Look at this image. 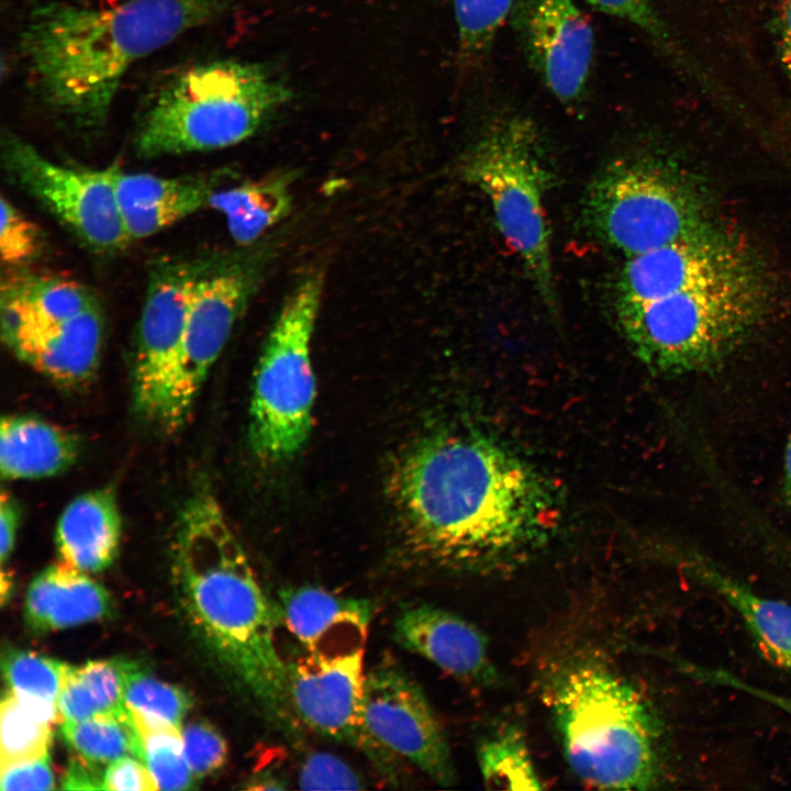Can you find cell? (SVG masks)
I'll list each match as a JSON object with an SVG mask.
<instances>
[{"label":"cell","mask_w":791,"mask_h":791,"mask_svg":"<svg viewBox=\"0 0 791 791\" xmlns=\"http://www.w3.org/2000/svg\"><path fill=\"white\" fill-rule=\"evenodd\" d=\"M388 492L409 558L449 569L516 564L547 542L561 515L541 474L472 432L414 443L396 460Z\"/></svg>","instance_id":"6da1fadb"},{"label":"cell","mask_w":791,"mask_h":791,"mask_svg":"<svg viewBox=\"0 0 791 791\" xmlns=\"http://www.w3.org/2000/svg\"><path fill=\"white\" fill-rule=\"evenodd\" d=\"M225 0H127L36 9L21 47L45 103L82 129L101 126L127 69L218 18Z\"/></svg>","instance_id":"7a4b0ae2"},{"label":"cell","mask_w":791,"mask_h":791,"mask_svg":"<svg viewBox=\"0 0 791 791\" xmlns=\"http://www.w3.org/2000/svg\"><path fill=\"white\" fill-rule=\"evenodd\" d=\"M174 575L189 623L220 661L271 714L292 713L288 662L278 650V606L263 591L215 498L196 492L181 513Z\"/></svg>","instance_id":"3957f363"},{"label":"cell","mask_w":791,"mask_h":791,"mask_svg":"<svg viewBox=\"0 0 791 791\" xmlns=\"http://www.w3.org/2000/svg\"><path fill=\"white\" fill-rule=\"evenodd\" d=\"M547 694L566 761L580 780L606 790H647L658 782L660 722L631 681L577 659L554 673Z\"/></svg>","instance_id":"277c9868"},{"label":"cell","mask_w":791,"mask_h":791,"mask_svg":"<svg viewBox=\"0 0 791 791\" xmlns=\"http://www.w3.org/2000/svg\"><path fill=\"white\" fill-rule=\"evenodd\" d=\"M772 285L760 266L706 288L642 303H615V315L636 358L654 375L718 370L759 330Z\"/></svg>","instance_id":"5b68a950"},{"label":"cell","mask_w":791,"mask_h":791,"mask_svg":"<svg viewBox=\"0 0 791 791\" xmlns=\"http://www.w3.org/2000/svg\"><path fill=\"white\" fill-rule=\"evenodd\" d=\"M264 66L218 60L187 69L144 112L134 134L141 158L222 149L252 135L290 99Z\"/></svg>","instance_id":"8992f818"},{"label":"cell","mask_w":791,"mask_h":791,"mask_svg":"<svg viewBox=\"0 0 791 791\" xmlns=\"http://www.w3.org/2000/svg\"><path fill=\"white\" fill-rule=\"evenodd\" d=\"M459 175L489 199L499 231L545 307L555 312L558 299L544 207L553 176L536 123L513 112L490 119L461 157Z\"/></svg>","instance_id":"52a82bcc"},{"label":"cell","mask_w":791,"mask_h":791,"mask_svg":"<svg viewBox=\"0 0 791 791\" xmlns=\"http://www.w3.org/2000/svg\"><path fill=\"white\" fill-rule=\"evenodd\" d=\"M582 214L591 233L632 257L684 238L713 223L691 181L648 154L612 160L591 181Z\"/></svg>","instance_id":"ba28073f"},{"label":"cell","mask_w":791,"mask_h":791,"mask_svg":"<svg viewBox=\"0 0 791 791\" xmlns=\"http://www.w3.org/2000/svg\"><path fill=\"white\" fill-rule=\"evenodd\" d=\"M323 282V275L314 272L290 292L265 342L249 425L252 447L264 463L292 458L311 430L315 380L310 346Z\"/></svg>","instance_id":"9c48e42d"},{"label":"cell","mask_w":791,"mask_h":791,"mask_svg":"<svg viewBox=\"0 0 791 791\" xmlns=\"http://www.w3.org/2000/svg\"><path fill=\"white\" fill-rule=\"evenodd\" d=\"M207 256H163L148 271L133 370L136 411L166 432L177 428L175 394L189 308Z\"/></svg>","instance_id":"30bf717a"},{"label":"cell","mask_w":791,"mask_h":791,"mask_svg":"<svg viewBox=\"0 0 791 791\" xmlns=\"http://www.w3.org/2000/svg\"><path fill=\"white\" fill-rule=\"evenodd\" d=\"M364 646L307 650L288 662L292 714L316 734L361 751L380 778L397 782L399 758L368 731L364 718Z\"/></svg>","instance_id":"8fae6325"},{"label":"cell","mask_w":791,"mask_h":791,"mask_svg":"<svg viewBox=\"0 0 791 791\" xmlns=\"http://www.w3.org/2000/svg\"><path fill=\"white\" fill-rule=\"evenodd\" d=\"M1 161L12 181L90 250L111 255L131 243L105 168L58 164L12 132L2 135Z\"/></svg>","instance_id":"7c38bea8"},{"label":"cell","mask_w":791,"mask_h":791,"mask_svg":"<svg viewBox=\"0 0 791 791\" xmlns=\"http://www.w3.org/2000/svg\"><path fill=\"white\" fill-rule=\"evenodd\" d=\"M256 263L243 255H209L197 281L187 320L175 421L179 428L223 350L257 283Z\"/></svg>","instance_id":"4fadbf2b"},{"label":"cell","mask_w":791,"mask_h":791,"mask_svg":"<svg viewBox=\"0 0 791 791\" xmlns=\"http://www.w3.org/2000/svg\"><path fill=\"white\" fill-rule=\"evenodd\" d=\"M364 718L374 738L391 753L439 786L455 782L444 729L420 684L396 660L382 658L366 672Z\"/></svg>","instance_id":"5bb4252c"},{"label":"cell","mask_w":791,"mask_h":791,"mask_svg":"<svg viewBox=\"0 0 791 791\" xmlns=\"http://www.w3.org/2000/svg\"><path fill=\"white\" fill-rule=\"evenodd\" d=\"M762 264L714 222L671 244L627 257L615 283V303H642L706 288Z\"/></svg>","instance_id":"9a60e30c"},{"label":"cell","mask_w":791,"mask_h":791,"mask_svg":"<svg viewBox=\"0 0 791 791\" xmlns=\"http://www.w3.org/2000/svg\"><path fill=\"white\" fill-rule=\"evenodd\" d=\"M527 62L544 87L567 107L586 96L594 33L575 0H514L510 14Z\"/></svg>","instance_id":"2e32d148"},{"label":"cell","mask_w":791,"mask_h":791,"mask_svg":"<svg viewBox=\"0 0 791 791\" xmlns=\"http://www.w3.org/2000/svg\"><path fill=\"white\" fill-rule=\"evenodd\" d=\"M2 339L16 358L63 386H79L96 372L104 334L101 305L71 319L1 317Z\"/></svg>","instance_id":"e0dca14e"},{"label":"cell","mask_w":791,"mask_h":791,"mask_svg":"<svg viewBox=\"0 0 791 791\" xmlns=\"http://www.w3.org/2000/svg\"><path fill=\"white\" fill-rule=\"evenodd\" d=\"M131 242L152 236L201 209L223 185V175L203 172L163 177L105 168Z\"/></svg>","instance_id":"ac0fdd59"},{"label":"cell","mask_w":791,"mask_h":791,"mask_svg":"<svg viewBox=\"0 0 791 791\" xmlns=\"http://www.w3.org/2000/svg\"><path fill=\"white\" fill-rule=\"evenodd\" d=\"M394 636L402 647L460 680L490 684L498 678L484 634L445 609L405 606L394 621Z\"/></svg>","instance_id":"d6986e66"},{"label":"cell","mask_w":791,"mask_h":791,"mask_svg":"<svg viewBox=\"0 0 791 791\" xmlns=\"http://www.w3.org/2000/svg\"><path fill=\"white\" fill-rule=\"evenodd\" d=\"M279 616L307 650L364 646L374 615L367 599L343 597L314 586L279 591Z\"/></svg>","instance_id":"ffe728a7"},{"label":"cell","mask_w":791,"mask_h":791,"mask_svg":"<svg viewBox=\"0 0 791 791\" xmlns=\"http://www.w3.org/2000/svg\"><path fill=\"white\" fill-rule=\"evenodd\" d=\"M109 592L87 572L63 561L38 573L25 597V620L37 633L58 631L108 616Z\"/></svg>","instance_id":"44dd1931"},{"label":"cell","mask_w":791,"mask_h":791,"mask_svg":"<svg viewBox=\"0 0 791 791\" xmlns=\"http://www.w3.org/2000/svg\"><path fill=\"white\" fill-rule=\"evenodd\" d=\"M121 516L111 489L75 498L63 511L55 531L60 561L83 572L109 567L119 550Z\"/></svg>","instance_id":"7402d4cb"},{"label":"cell","mask_w":791,"mask_h":791,"mask_svg":"<svg viewBox=\"0 0 791 791\" xmlns=\"http://www.w3.org/2000/svg\"><path fill=\"white\" fill-rule=\"evenodd\" d=\"M79 453L75 435L44 420L8 415L0 426V469L7 479H38L69 467Z\"/></svg>","instance_id":"603a6c76"},{"label":"cell","mask_w":791,"mask_h":791,"mask_svg":"<svg viewBox=\"0 0 791 791\" xmlns=\"http://www.w3.org/2000/svg\"><path fill=\"white\" fill-rule=\"evenodd\" d=\"M689 570L742 617L766 659L791 671V605L759 595L713 566L694 559Z\"/></svg>","instance_id":"cb8c5ba5"},{"label":"cell","mask_w":791,"mask_h":791,"mask_svg":"<svg viewBox=\"0 0 791 791\" xmlns=\"http://www.w3.org/2000/svg\"><path fill=\"white\" fill-rule=\"evenodd\" d=\"M98 305L86 285L59 275L16 270L1 285V317L60 321Z\"/></svg>","instance_id":"d4e9b609"},{"label":"cell","mask_w":791,"mask_h":791,"mask_svg":"<svg viewBox=\"0 0 791 791\" xmlns=\"http://www.w3.org/2000/svg\"><path fill=\"white\" fill-rule=\"evenodd\" d=\"M290 176L272 174L218 189L209 208L220 212L230 235L239 246L255 243L290 211Z\"/></svg>","instance_id":"484cf974"},{"label":"cell","mask_w":791,"mask_h":791,"mask_svg":"<svg viewBox=\"0 0 791 791\" xmlns=\"http://www.w3.org/2000/svg\"><path fill=\"white\" fill-rule=\"evenodd\" d=\"M125 709L123 660H91L68 667L58 698L62 723Z\"/></svg>","instance_id":"4316f807"},{"label":"cell","mask_w":791,"mask_h":791,"mask_svg":"<svg viewBox=\"0 0 791 791\" xmlns=\"http://www.w3.org/2000/svg\"><path fill=\"white\" fill-rule=\"evenodd\" d=\"M62 734L79 756L96 765H109L125 756L142 760L140 738L127 709L63 722Z\"/></svg>","instance_id":"83f0119b"},{"label":"cell","mask_w":791,"mask_h":791,"mask_svg":"<svg viewBox=\"0 0 791 791\" xmlns=\"http://www.w3.org/2000/svg\"><path fill=\"white\" fill-rule=\"evenodd\" d=\"M477 762L489 789L542 790L544 786L532 760L526 740L514 726L499 728L482 738Z\"/></svg>","instance_id":"f1b7e54d"},{"label":"cell","mask_w":791,"mask_h":791,"mask_svg":"<svg viewBox=\"0 0 791 791\" xmlns=\"http://www.w3.org/2000/svg\"><path fill=\"white\" fill-rule=\"evenodd\" d=\"M142 750V761L158 789H192L194 777L188 765L181 728L163 718L130 711Z\"/></svg>","instance_id":"f546056e"},{"label":"cell","mask_w":791,"mask_h":791,"mask_svg":"<svg viewBox=\"0 0 791 791\" xmlns=\"http://www.w3.org/2000/svg\"><path fill=\"white\" fill-rule=\"evenodd\" d=\"M458 49L469 66L481 64L509 19L514 0H452Z\"/></svg>","instance_id":"4dcf8cb0"},{"label":"cell","mask_w":791,"mask_h":791,"mask_svg":"<svg viewBox=\"0 0 791 791\" xmlns=\"http://www.w3.org/2000/svg\"><path fill=\"white\" fill-rule=\"evenodd\" d=\"M52 725L27 712L8 690L0 704V769L48 756Z\"/></svg>","instance_id":"1f68e13d"},{"label":"cell","mask_w":791,"mask_h":791,"mask_svg":"<svg viewBox=\"0 0 791 791\" xmlns=\"http://www.w3.org/2000/svg\"><path fill=\"white\" fill-rule=\"evenodd\" d=\"M124 704L129 711L163 718L181 728L191 700L180 688L164 682L134 661L123 660Z\"/></svg>","instance_id":"d6a6232c"},{"label":"cell","mask_w":791,"mask_h":791,"mask_svg":"<svg viewBox=\"0 0 791 791\" xmlns=\"http://www.w3.org/2000/svg\"><path fill=\"white\" fill-rule=\"evenodd\" d=\"M8 689L19 698L58 704L69 665L36 653L10 649L1 660Z\"/></svg>","instance_id":"836d02e7"},{"label":"cell","mask_w":791,"mask_h":791,"mask_svg":"<svg viewBox=\"0 0 791 791\" xmlns=\"http://www.w3.org/2000/svg\"><path fill=\"white\" fill-rule=\"evenodd\" d=\"M0 250L3 264L19 267L35 259L43 248L40 229L4 197L1 198Z\"/></svg>","instance_id":"e575fe53"},{"label":"cell","mask_w":791,"mask_h":791,"mask_svg":"<svg viewBox=\"0 0 791 791\" xmlns=\"http://www.w3.org/2000/svg\"><path fill=\"white\" fill-rule=\"evenodd\" d=\"M298 787L301 790H359L367 786L363 776L339 757L313 753L301 764Z\"/></svg>","instance_id":"d590c367"},{"label":"cell","mask_w":791,"mask_h":791,"mask_svg":"<svg viewBox=\"0 0 791 791\" xmlns=\"http://www.w3.org/2000/svg\"><path fill=\"white\" fill-rule=\"evenodd\" d=\"M185 754L196 779L218 771L227 759V745L223 736L207 722H194L182 732Z\"/></svg>","instance_id":"8d00e7d4"},{"label":"cell","mask_w":791,"mask_h":791,"mask_svg":"<svg viewBox=\"0 0 791 791\" xmlns=\"http://www.w3.org/2000/svg\"><path fill=\"white\" fill-rule=\"evenodd\" d=\"M594 9L627 21L648 34L660 46L672 48L671 35L650 0H584Z\"/></svg>","instance_id":"74e56055"},{"label":"cell","mask_w":791,"mask_h":791,"mask_svg":"<svg viewBox=\"0 0 791 791\" xmlns=\"http://www.w3.org/2000/svg\"><path fill=\"white\" fill-rule=\"evenodd\" d=\"M54 787L48 756L0 769L2 791L51 790Z\"/></svg>","instance_id":"f35d334b"},{"label":"cell","mask_w":791,"mask_h":791,"mask_svg":"<svg viewBox=\"0 0 791 791\" xmlns=\"http://www.w3.org/2000/svg\"><path fill=\"white\" fill-rule=\"evenodd\" d=\"M104 789L121 791H153L157 783L146 765L136 757L125 756L108 765Z\"/></svg>","instance_id":"ab89813d"},{"label":"cell","mask_w":791,"mask_h":791,"mask_svg":"<svg viewBox=\"0 0 791 791\" xmlns=\"http://www.w3.org/2000/svg\"><path fill=\"white\" fill-rule=\"evenodd\" d=\"M77 756L68 765L62 788L68 790H103L104 773H100L96 764L86 760L79 755Z\"/></svg>","instance_id":"60d3db41"},{"label":"cell","mask_w":791,"mask_h":791,"mask_svg":"<svg viewBox=\"0 0 791 791\" xmlns=\"http://www.w3.org/2000/svg\"><path fill=\"white\" fill-rule=\"evenodd\" d=\"M19 520L16 502L3 491L0 498V557L2 565L10 558L14 547Z\"/></svg>","instance_id":"b9f144b4"},{"label":"cell","mask_w":791,"mask_h":791,"mask_svg":"<svg viewBox=\"0 0 791 791\" xmlns=\"http://www.w3.org/2000/svg\"><path fill=\"white\" fill-rule=\"evenodd\" d=\"M776 29L779 58L791 82V0H779Z\"/></svg>","instance_id":"7bdbcfd3"},{"label":"cell","mask_w":791,"mask_h":791,"mask_svg":"<svg viewBox=\"0 0 791 791\" xmlns=\"http://www.w3.org/2000/svg\"><path fill=\"white\" fill-rule=\"evenodd\" d=\"M247 789L285 790L288 783L285 777L274 767L257 770L248 780Z\"/></svg>","instance_id":"ee69618b"},{"label":"cell","mask_w":791,"mask_h":791,"mask_svg":"<svg viewBox=\"0 0 791 791\" xmlns=\"http://www.w3.org/2000/svg\"><path fill=\"white\" fill-rule=\"evenodd\" d=\"M782 499L784 505L791 511V431L787 441L783 463Z\"/></svg>","instance_id":"f6af8a7d"}]
</instances>
